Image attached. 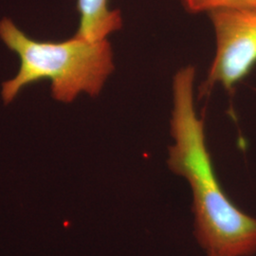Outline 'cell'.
Instances as JSON below:
<instances>
[{
	"instance_id": "cell-1",
	"label": "cell",
	"mask_w": 256,
	"mask_h": 256,
	"mask_svg": "<svg viewBox=\"0 0 256 256\" xmlns=\"http://www.w3.org/2000/svg\"><path fill=\"white\" fill-rule=\"evenodd\" d=\"M194 66L174 75L168 166L187 180L192 189L194 236L207 256H252L256 254V218L230 200L214 172L206 146L204 122L194 101Z\"/></svg>"
},
{
	"instance_id": "cell-2",
	"label": "cell",
	"mask_w": 256,
	"mask_h": 256,
	"mask_svg": "<svg viewBox=\"0 0 256 256\" xmlns=\"http://www.w3.org/2000/svg\"><path fill=\"white\" fill-rule=\"evenodd\" d=\"M0 38L20 60L18 74L2 84L3 102L10 104L28 84L50 81L57 101L72 102L82 92L97 96L114 70L108 39L88 41L74 36L60 42L36 40L9 18L0 21Z\"/></svg>"
},
{
	"instance_id": "cell-3",
	"label": "cell",
	"mask_w": 256,
	"mask_h": 256,
	"mask_svg": "<svg viewBox=\"0 0 256 256\" xmlns=\"http://www.w3.org/2000/svg\"><path fill=\"white\" fill-rule=\"evenodd\" d=\"M209 14L216 52L202 93L216 84L230 90L256 64V10H218Z\"/></svg>"
},
{
	"instance_id": "cell-4",
	"label": "cell",
	"mask_w": 256,
	"mask_h": 256,
	"mask_svg": "<svg viewBox=\"0 0 256 256\" xmlns=\"http://www.w3.org/2000/svg\"><path fill=\"white\" fill-rule=\"evenodd\" d=\"M80 24L76 36L88 41H101L122 27L118 10H110L108 0H78Z\"/></svg>"
},
{
	"instance_id": "cell-5",
	"label": "cell",
	"mask_w": 256,
	"mask_h": 256,
	"mask_svg": "<svg viewBox=\"0 0 256 256\" xmlns=\"http://www.w3.org/2000/svg\"><path fill=\"white\" fill-rule=\"evenodd\" d=\"M185 10L191 14L218 10H256V0H182Z\"/></svg>"
}]
</instances>
